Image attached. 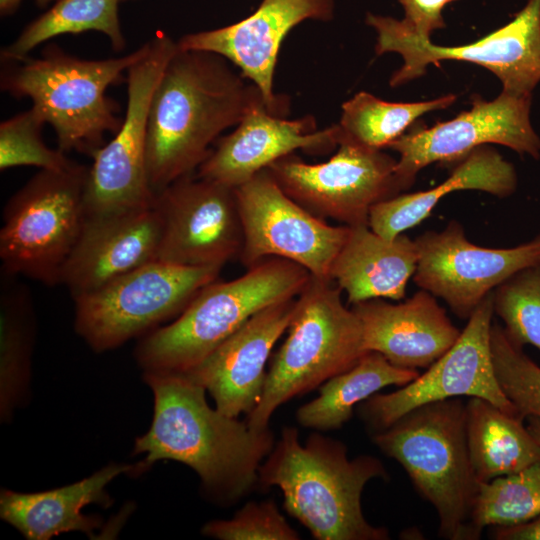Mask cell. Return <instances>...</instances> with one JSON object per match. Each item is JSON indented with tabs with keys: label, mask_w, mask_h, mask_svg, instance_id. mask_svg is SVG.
<instances>
[{
	"label": "cell",
	"mask_w": 540,
	"mask_h": 540,
	"mask_svg": "<svg viewBox=\"0 0 540 540\" xmlns=\"http://www.w3.org/2000/svg\"><path fill=\"white\" fill-rule=\"evenodd\" d=\"M295 301L296 297L262 309L200 363L183 372L210 393L221 413L237 418L257 406L266 363L289 326Z\"/></svg>",
	"instance_id": "obj_19"
},
{
	"label": "cell",
	"mask_w": 540,
	"mask_h": 540,
	"mask_svg": "<svg viewBox=\"0 0 540 540\" xmlns=\"http://www.w3.org/2000/svg\"><path fill=\"white\" fill-rule=\"evenodd\" d=\"M311 277L292 261L271 257L238 278L204 286L171 324L144 338L136 357L145 371L183 373L206 358L262 309L295 298Z\"/></svg>",
	"instance_id": "obj_5"
},
{
	"label": "cell",
	"mask_w": 540,
	"mask_h": 540,
	"mask_svg": "<svg viewBox=\"0 0 540 540\" xmlns=\"http://www.w3.org/2000/svg\"><path fill=\"white\" fill-rule=\"evenodd\" d=\"M246 267L271 257L292 261L312 276L330 279L350 226H334L289 197L267 169L235 188Z\"/></svg>",
	"instance_id": "obj_13"
},
{
	"label": "cell",
	"mask_w": 540,
	"mask_h": 540,
	"mask_svg": "<svg viewBox=\"0 0 540 540\" xmlns=\"http://www.w3.org/2000/svg\"><path fill=\"white\" fill-rule=\"evenodd\" d=\"M419 376L417 369L390 363L382 354L367 351L350 369L330 378L319 387V396L296 412L298 423L319 431L342 427L354 407L390 386H405Z\"/></svg>",
	"instance_id": "obj_27"
},
{
	"label": "cell",
	"mask_w": 540,
	"mask_h": 540,
	"mask_svg": "<svg viewBox=\"0 0 540 540\" xmlns=\"http://www.w3.org/2000/svg\"><path fill=\"white\" fill-rule=\"evenodd\" d=\"M351 308L361 322L366 351L379 352L402 368L429 367L461 333L425 290L397 304L371 299Z\"/></svg>",
	"instance_id": "obj_22"
},
{
	"label": "cell",
	"mask_w": 540,
	"mask_h": 540,
	"mask_svg": "<svg viewBox=\"0 0 540 540\" xmlns=\"http://www.w3.org/2000/svg\"><path fill=\"white\" fill-rule=\"evenodd\" d=\"M144 379L154 395V414L134 454L145 453L147 465L161 459L186 464L223 503L249 493L275 445L272 431H254L246 421L212 409L206 390L183 373L145 371Z\"/></svg>",
	"instance_id": "obj_2"
},
{
	"label": "cell",
	"mask_w": 540,
	"mask_h": 540,
	"mask_svg": "<svg viewBox=\"0 0 540 540\" xmlns=\"http://www.w3.org/2000/svg\"><path fill=\"white\" fill-rule=\"evenodd\" d=\"M147 46L146 42L126 55L93 60L50 44L38 58L2 61L1 90L31 99V108L54 129L59 150L91 156L104 145L105 134L114 135L123 120L107 89L123 80V73L144 55Z\"/></svg>",
	"instance_id": "obj_4"
},
{
	"label": "cell",
	"mask_w": 540,
	"mask_h": 540,
	"mask_svg": "<svg viewBox=\"0 0 540 540\" xmlns=\"http://www.w3.org/2000/svg\"><path fill=\"white\" fill-rule=\"evenodd\" d=\"M493 314L492 292L470 315L456 342L425 373L394 392L375 393L361 403L359 413L366 425L377 432L421 405L462 396L484 399L518 416L494 371L490 345Z\"/></svg>",
	"instance_id": "obj_14"
},
{
	"label": "cell",
	"mask_w": 540,
	"mask_h": 540,
	"mask_svg": "<svg viewBox=\"0 0 540 540\" xmlns=\"http://www.w3.org/2000/svg\"><path fill=\"white\" fill-rule=\"evenodd\" d=\"M397 160L382 150L339 142L329 160L311 164L289 154L266 168L281 189L312 214L347 226L368 225L371 208L403 189Z\"/></svg>",
	"instance_id": "obj_12"
},
{
	"label": "cell",
	"mask_w": 540,
	"mask_h": 540,
	"mask_svg": "<svg viewBox=\"0 0 540 540\" xmlns=\"http://www.w3.org/2000/svg\"><path fill=\"white\" fill-rule=\"evenodd\" d=\"M140 465L110 464L79 482L37 493L2 490L0 516L29 540H47L64 532L81 531L91 535L100 519L86 516L82 509L92 503L110 505L105 487L122 473Z\"/></svg>",
	"instance_id": "obj_23"
},
{
	"label": "cell",
	"mask_w": 540,
	"mask_h": 540,
	"mask_svg": "<svg viewBox=\"0 0 540 540\" xmlns=\"http://www.w3.org/2000/svg\"><path fill=\"white\" fill-rule=\"evenodd\" d=\"M492 536L496 540H540V515L526 523L493 527Z\"/></svg>",
	"instance_id": "obj_37"
},
{
	"label": "cell",
	"mask_w": 540,
	"mask_h": 540,
	"mask_svg": "<svg viewBox=\"0 0 540 540\" xmlns=\"http://www.w3.org/2000/svg\"><path fill=\"white\" fill-rule=\"evenodd\" d=\"M457 0H402L405 20L421 36L430 38L431 33L445 26L442 10Z\"/></svg>",
	"instance_id": "obj_36"
},
{
	"label": "cell",
	"mask_w": 540,
	"mask_h": 540,
	"mask_svg": "<svg viewBox=\"0 0 540 540\" xmlns=\"http://www.w3.org/2000/svg\"><path fill=\"white\" fill-rule=\"evenodd\" d=\"M161 221L154 205L121 215L86 220L60 284L73 298L157 260Z\"/></svg>",
	"instance_id": "obj_21"
},
{
	"label": "cell",
	"mask_w": 540,
	"mask_h": 540,
	"mask_svg": "<svg viewBox=\"0 0 540 540\" xmlns=\"http://www.w3.org/2000/svg\"><path fill=\"white\" fill-rule=\"evenodd\" d=\"M540 515V462L523 470L479 483L468 538H480L485 527H507Z\"/></svg>",
	"instance_id": "obj_31"
},
{
	"label": "cell",
	"mask_w": 540,
	"mask_h": 540,
	"mask_svg": "<svg viewBox=\"0 0 540 540\" xmlns=\"http://www.w3.org/2000/svg\"><path fill=\"white\" fill-rule=\"evenodd\" d=\"M334 12V0H262L248 17L228 26L186 34L177 45L224 57L260 90L273 114L284 116L288 101L273 92L280 46L299 23L330 21Z\"/></svg>",
	"instance_id": "obj_18"
},
{
	"label": "cell",
	"mask_w": 540,
	"mask_h": 540,
	"mask_svg": "<svg viewBox=\"0 0 540 540\" xmlns=\"http://www.w3.org/2000/svg\"><path fill=\"white\" fill-rule=\"evenodd\" d=\"M415 243L414 282L463 319L512 275L540 265V234L515 247L487 248L470 242L462 225L451 221L441 231H426Z\"/></svg>",
	"instance_id": "obj_17"
},
{
	"label": "cell",
	"mask_w": 540,
	"mask_h": 540,
	"mask_svg": "<svg viewBox=\"0 0 540 540\" xmlns=\"http://www.w3.org/2000/svg\"><path fill=\"white\" fill-rule=\"evenodd\" d=\"M154 207L161 221L158 261L223 267L240 256L244 237L235 188L195 173L157 192Z\"/></svg>",
	"instance_id": "obj_16"
},
{
	"label": "cell",
	"mask_w": 540,
	"mask_h": 540,
	"mask_svg": "<svg viewBox=\"0 0 540 540\" xmlns=\"http://www.w3.org/2000/svg\"><path fill=\"white\" fill-rule=\"evenodd\" d=\"M399 2H401L402 0H398Z\"/></svg>",
	"instance_id": "obj_42"
},
{
	"label": "cell",
	"mask_w": 540,
	"mask_h": 540,
	"mask_svg": "<svg viewBox=\"0 0 540 540\" xmlns=\"http://www.w3.org/2000/svg\"><path fill=\"white\" fill-rule=\"evenodd\" d=\"M372 440L402 465L419 494L434 506L439 535L469 540L479 482L468 451L466 403L454 397L421 405L374 432Z\"/></svg>",
	"instance_id": "obj_6"
},
{
	"label": "cell",
	"mask_w": 540,
	"mask_h": 540,
	"mask_svg": "<svg viewBox=\"0 0 540 540\" xmlns=\"http://www.w3.org/2000/svg\"><path fill=\"white\" fill-rule=\"evenodd\" d=\"M386 477L378 458L349 459L344 443L320 433L302 445L297 428L287 426L261 464L258 483L277 486L284 509L317 540H386L388 530L371 525L361 507L365 485Z\"/></svg>",
	"instance_id": "obj_3"
},
{
	"label": "cell",
	"mask_w": 540,
	"mask_h": 540,
	"mask_svg": "<svg viewBox=\"0 0 540 540\" xmlns=\"http://www.w3.org/2000/svg\"><path fill=\"white\" fill-rule=\"evenodd\" d=\"M456 101L454 94L410 103L388 102L361 91L342 105L336 126L337 140L382 150L401 137L424 114L445 109Z\"/></svg>",
	"instance_id": "obj_28"
},
{
	"label": "cell",
	"mask_w": 540,
	"mask_h": 540,
	"mask_svg": "<svg viewBox=\"0 0 540 540\" xmlns=\"http://www.w3.org/2000/svg\"><path fill=\"white\" fill-rule=\"evenodd\" d=\"M120 1L56 0L50 9L29 23L16 39L1 51V60H20L54 37L86 31L103 33L112 48L120 52L126 47L118 13Z\"/></svg>",
	"instance_id": "obj_29"
},
{
	"label": "cell",
	"mask_w": 540,
	"mask_h": 540,
	"mask_svg": "<svg viewBox=\"0 0 540 540\" xmlns=\"http://www.w3.org/2000/svg\"><path fill=\"white\" fill-rule=\"evenodd\" d=\"M202 532L220 540L300 539L273 500L248 502L231 519L208 522Z\"/></svg>",
	"instance_id": "obj_35"
},
{
	"label": "cell",
	"mask_w": 540,
	"mask_h": 540,
	"mask_svg": "<svg viewBox=\"0 0 540 540\" xmlns=\"http://www.w3.org/2000/svg\"><path fill=\"white\" fill-rule=\"evenodd\" d=\"M52 1H56V0H35L36 4L40 7H44Z\"/></svg>",
	"instance_id": "obj_40"
},
{
	"label": "cell",
	"mask_w": 540,
	"mask_h": 540,
	"mask_svg": "<svg viewBox=\"0 0 540 540\" xmlns=\"http://www.w3.org/2000/svg\"><path fill=\"white\" fill-rule=\"evenodd\" d=\"M144 55L126 74L127 105L112 140L94 151L84 191L86 220L150 208L155 193L147 174L148 115L153 93L177 49L166 32L157 31Z\"/></svg>",
	"instance_id": "obj_9"
},
{
	"label": "cell",
	"mask_w": 540,
	"mask_h": 540,
	"mask_svg": "<svg viewBox=\"0 0 540 540\" xmlns=\"http://www.w3.org/2000/svg\"><path fill=\"white\" fill-rule=\"evenodd\" d=\"M221 269L149 262L74 297L76 332L97 352L118 347L179 315Z\"/></svg>",
	"instance_id": "obj_10"
},
{
	"label": "cell",
	"mask_w": 540,
	"mask_h": 540,
	"mask_svg": "<svg viewBox=\"0 0 540 540\" xmlns=\"http://www.w3.org/2000/svg\"><path fill=\"white\" fill-rule=\"evenodd\" d=\"M527 420V429L533 436V438L540 445V418L536 416H529Z\"/></svg>",
	"instance_id": "obj_38"
},
{
	"label": "cell",
	"mask_w": 540,
	"mask_h": 540,
	"mask_svg": "<svg viewBox=\"0 0 540 540\" xmlns=\"http://www.w3.org/2000/svg\"><path fill=\"white\" fill-rule=\"evenodd\" d=\"M490 345L497 381L518 416L540 418V367L510 341L498 323L491 326Z\"/></svg>",
	"instance_id": "obj_33"
},
{
	"label": "cell",
	"mask_w": 540,
	"mask_h": 540,
	"mask_svg": "<svg viewBox=\"0 0 540 540\" xmlns=\"http://www.w3.org/2000/svg\"><path fill=\"white\" fill-rule=\"evenodd\" d=\"M232 66L218 54L177 45L148 115L146 165L155 194L195 174L224 131L254 106L266 104L260 90Z\"/></svg>",
	"instance_id": "obj_1"
},
{
	"label": "cell",
	"mask_w": 540,
	"mask_h": 540,
	"mask_svg": "<svg viewBox=\"0 0 540 540\" xmlns=\"http://www.w3.org/2000/svg\"><path fill=\"white\" fill-rule=\"evenodd\" d=\"M493 307L516 346L533 345L540 352V265L526 267L493 291Z\"/></svg>",
	"instance_id": "obj_32"
},
{
	"label": "cell",
	"mask_w": 540,
	"mask_h": 540,
	"mask_svg": "<svg viewBox=\"0 0 540 540\" xmlns=\"http://www.w3.org/2000/svg\"><path fill=\"white\" fill-rule=\"evenodd\" d=\"M16 276L3 273L0 294L1 415L7 416L27 380L34 314L31 295Z\"/></svg>",
	"instance_id": "obj_30"
},
{
	"label": "cell",
	"mask_w": 540,
	"mask_h": 540,
	"mask_svg": "<svg viewBox=\"0 0 540 540\" xmlns=\"http://www.w3.org/2000/svg\"><path fill=\"white\" fill-rule=\"evenodd\" d=\"M88 171L77 162L64 170L40 169L8 200L0 229L2 273L60 284L86 222Z\"/></svg>",
	"instance_id": "obj_8"
},
{
	"label": "cell",
	"mask_w": 540,
	"mask_h": 540,
	"mask_svg": "<svg viewBox=\"0 0 540 540\" xmlns=\"http://www.w3.org/2000/svg\"><path fill=\"white\" fill-rule=\"evenodd\" d=\"M417 263L415 240L403 233L387 239L369 225L350 226L330 278L346 293L351 305L371 299L398 301L405 297Z\"/></svg>",
	"instance_id": "obj_24"
},
{
	"label": "cell",
	"mask_w": 540,
	"mask_h": 540,
	"mask_svg": "<svg viewBox=\"0 0 540 540\" xmlns=\"http://www.w3.org/2000/svg\"><path fill=\"white\" fill-rule=\"evenodd\" d=\"M530 105L531 95L502 91L492 101L476 95L471 109L453 119L412 127L388 147L399 154L395 172L402 189L410 187L429 164L462 160L489 143L538 159L540 138L530 122Z\"/></svg>",
	"instance_id": "obj_15"
},
{
	"label": "cell",
	"mask_w": 540,
	"mask_h": 540,
	"mask_svg": "<svg viewBox=\"0 0 540 540\" xmlns=\"http://www.w3.org/2000/svg\"><path fill=\"white\" fill-rule=\"evenodd\" d=\"M121 1H128V0H121Z\"/></svg>",
	"instance_id": "obj_41"
},
{
	"label": "cell",
	"mask_w": 540,
	"mask_h": 540,
	"mask_svg": "<svg viewBox=\"0 0 540 540\" xmlns=\"http://www.w3.org/2000/svg\"><path fill=\"white\" fill-rule=\"evenodd\" d=\"M336 147L335 124L317 130L312 116L289 120L273 114L261 103L244 116L233 132L216 141L196 175L237 188L298 149L319 154Z\"/></svg>",
	"instance_id": "obj_20"
},
{
	"label": "cell",
	"mask_w": 540,
	"mask_h": 540,
	"mask_svg": "<svg viewBox=\"0 0 540 540\" xmlns=\"http://www.w3.org/2000/svg\"><path fill=\"white\" fill-rule=\"evenodd\" d=\"M523 421L484 399L470 397L466 402L468 451L479 483L540 462V445Z\"/></svg>",
	"instance_id": "obj_26"
},
{
	"label": "cell",
	"mask_w": 540,
	"mask_h": 540,
	"mask_svg": "<svg viewBox=\"0 0 540 540\" xmlns=\"http://www.w3.org/2000/svg\"><path fill=\"white\" fill-rule=\"evenodd\" d=\"M517 187L513 165L496 150L481 146L471 151L440 185L425 191L398 194L374 205L369 227L378 235L393 239L426 219L443 196L459 190H480L500 198Z\"/></svg>",
	"instance_id": "obj_25"
},
{
	"label": "cell",
	"mask_w": 540,
	"mask_h": 540,
	"mask_svg": "<svg viewBox=\"0 0 540 540\" xmlns=\"http://www.w3.org/2000/svg\"><path fill=\"white\" fill-rule=\"evenodd\" d=\"M45 122L33 108L18 113L0 124V169L35 166L64 170L75 164L66 153L48 147L41 131Z\"/></svg>",
	"instance_id": "obj_34"
},
{
	"label": "cell",
	"mask_w": 540,
	"mask_h": 540,
	"mask_svg": "<svg viewBox=\"0 0 540 540\" xmlns=\"http://www.w3.org/2000/svg\"><path fill=\"white\" fill-rule=\"evenodd\" d=\"M366 23L377 33L378 55L395 52L403 65L390 85L396 87L423 76L429 64L444 60L475 63L495 74L505 92L531 95L540 81V0H528L506 25L480 40L455 47L437 46L416 33L405 19L368 13Z\"/></svg>",
	"instance_id": "obj_11"
},
{
	"label": "cell",
	"mask_w": 540,
	"mask_h": 540,
	"mask_svg": "<svg viewBox=\"0 0 540 540\" xmlns=\"http://www.w3.org/2000/svg\"><path fill=\"white\" fill-rule=\"evenodd\" d=\"M333 280L310 277L298 294L288 335L266 374L261 398L247 415L254 431L269 428L273 413L350 369L367 351L356 313L341 299Z\"/></svg>",
	"instance_id": "obj_7"
},
{
	"label": "cell",
	"mask_w": 540,
	"mask_h": 540,
	"mask_svg": "<svg viewBox=\"0 0 540 540\" xmlns=\"http://www.w3.org/2000/svg\"><path fill=\"white\" fill-rule=\"evenodd\" d=\"M22 0H0V13L2 16L13 14L20 6Z\"/></svg>",
	"instance_id": "obj_39"
}]
</instances>
